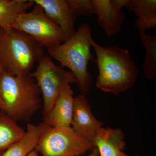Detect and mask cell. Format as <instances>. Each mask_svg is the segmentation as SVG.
Returning a JSON list of instances; mask_svg holds the SVG:
<instances>
[{
  "mask_svg": "<svg viewBox=\"0 0 156 156\" xmlns=\"http://www.w3.org/2000/svg\"><path fill=\"white\" fill-rule=\"evenodd\" d=\"M91 43L98 71L97 88L115 96L131 89L137 80L139 70L128 50L115 45L101 46L93 38Z\"/></svg>",
  "mask_w": 156,
  "mask_h": 156,
  "instance_id": "1",
  "label": "cell"
},
{
  "mask_svg": "<svg viewBox=\"0 0 156 156\" xmlns=\"http://www.w3.org/2000/svg\"><path fill=\"white\" fill-rule=\"evenodd\" d=\"M2 111L15 122L29 121L43 107L41 90L30 74L13 76L0 69Z\"/></svg>",
  "mask_w": 156,
  "mask_h": 156,
  "instance_id": "2",
  "label": "cell"
},
{
  "mask_svg": "<svg viewBox=\"0 0 156 156\" xmlns=\"http://www.w3.org/2000/svg\"><path fill=\"white\" fill-rule=\"evenodd\" d=\"M92 39L91 26L83 23L71 37L64 43L47 48L48 54L58 61L62 67H67L74 75L82 94L89 93L93 76L88 69L90 60L94 61L91 52Z\"/></svg>",
  "mask_w": 156,
  "mask_h": 156,
  "instance_id": "3",
  "label": "cell"
},
{
  "mask_svg": "<svg viewBox=\"0 0 156 156\" xmlns=\"http://www.w3.org/2000/svg\"><path fill=\"white\" fill-rule=\"evenodd\" d=\"M44 55V47L30 36L12 27H0V69L9 74H29Z\"/></svg>",
  "mask_w": 156,
  "mask_h": 156,
  "instance_id": "4",
  "label": "cell"
},
{
  "mask_svg": "<svg viewBox=\"0 0 156 156\" xmlns=\"http://www.w3.org/2000/svg\"><path fill=\"white\" fill-rule=\"evenodd\" d=\"M37 63L36 69L30 74L41 90L44 116L50 111L65 87L76 83V80L72 72L56 65L48 55L44 54Z\"/></svg>",
  "mask_w": 156,
  "mask_h": 156,
  "instance_id": "5",
  "label": "cell"
},
{
  "mask_svg": "<svg viewBox=\"0 0 156 156\" xmlns=\"http://www.w3.org/2000/svg\"><path fill=\"white\" fill-rule=\"evenodd\" d=\"M93 148L90 141L76 133L72 127L55 128L46 125L35 151L42 156H76Z\"/></svg>",
  "mask_w": 156,
  "mask_h": 156,
  "instance_id": "6",
  "label": "cell"
},
{
  "mask_svg": "<svg viewBox=\"0 0 156 156\" xmlns=\"http://www.w3.org/2000/svg\"><path fill=\"white\" fill-rule=\"evenodd\" d=\"M11 27L27 34L47 48L64 42L60 29L35 3L31 11L17 16Z\"/></svg>",
  "mask_w": 156,
  "mask_h": 156,
  "instance_id": "7",
  "label": "cell"
},
{
  "mask_svg": "<svg viewBox=\"0 0 156 156\" xmlns=\"http://www.w3.org/2000/svg\"><path fill=\"white\" fill-rule=\"evenodd\" d=\"M86 96L81 94L74 97L71 127L76 133L92 144L104 123L92 114L89 101Z\"/></svg>",
  "mask_w": 156,
  "mask_h": 156,
  "instance_id": "8",
  "label": "cell"
},
{
  "mask_svg": "<svg viewBox=\"0 0 156 156\" xmlns=\"http://www.w3.org/2000/svg\"><path fill=\"white\" fill-rule=\"evenodd\" d=\"M41 6L48 18L61 30L64 42L76 32V17L70 8L68 0H34Z\"/></svg>",
  "mask_w": 156,
  "mask_h": 156,
  "instance_id": "9",
  "label": "cell"
},
{
  "mask_svg": "<svg viewBox=\"0 0 156 156\" xmlns=\"http://www.w3.org/2000/svg\"><path fill=\"white\" fill-rule=\"evenodd\" d=\"M73 91L70 85L65 87L50 111L44 116L45 125L51 128L71 127L73 111Z\"/></svg>",
  "mask_w": 156,
  "mask_h": 156,
  "instance_id": "10",
  "label": "cell"
},
{
  "mask_svg": "<svg viewBox=\"0 0 156 156\" xmlns=\"http://www.w3.org/2000/svg\"><path fill=\"white\" fill-rule=\"evenodd\" d=\"M97 21L109 38L121 30L126 20L125 14L112 4L111 0H92Z\"/></svg>",
  "mask_w": 156,
  "mask_h": 156,
  "instance_id": "11",
  "label": "cell"
},
{
  "mask_svg": "<svg viewBox=\"0 0 156 156\" xmlns=\"http://www.w3.org/2000/svg\"><path fill=\"white\" fill-rule=\"evenodd\" d=\"M125 136L120 128L101 127L92 144L97 149L98 156H129L123 152L126 145Z\"/></svg>",
  "mask_w": 156,
  "mask_h": 156,
  "instance_id": "12",
  "label": "cell"
},
{
  "mask_svg": "<svg viewBox=\"0 0 156 156\" xmlns=\"http://www.w3.org/2000/svg\"><path fill=\"white\" fill-rule=\"evenodd\" d=\"M46 127L43 122L37 125L28 124L24 135L9 147L2 156H27L35 150Z\"/></svg>",
  "mask_w": 156,
  "mask_h": 156,
  "instance_id": "13",
  "label": "cell"
},
{
  "mask_svg": "<svg viewBox=\"0 0 156 156\" xmlns=\"http://www.w3.org/2000/svg\"><path fill=\"white\" fill-rule=\"evenodd\" d=\"M126 7L137 17L135 24L140 32L156 28V0H129Z\"/></svg>",
  "mask_w": 156,
  "mask_h": 156,
  "instance_id": "14",
  "label": "cell"
},
{
  "mask_svg": "<svg viewBox=\"0 0 156 156\" xmlns=\"http://www.w3.org/2000/svg\"><path fill=\"white\" fill-rule=\"evenodd\" d=\"M34 4V0H0V27H11L17 16Z\"/></svg>",
  "mask_w": 156,
  "mask_h": 156,
  "instance_id": "15",
  "label": "cell"
},
{
  "mask_svg": "<svg viewBox=\"0 0 156 156\" xmlns=\"http://www.w3.org/2000/svg\"><path fill=\"white\" fill-rule=\"evenodd\" d=\"M26 131L14 120L3 112H0V152L4 153L12 144L20 139Z\"/></svg>",
  "mask_w": 156,
  "mask_h": 156,
  "instance_id": "16",
  "label": "cell"
},
{
  "mask_svg": "<svg viewBox=\"0 0 156 156\" xmlns=\"http://www.w3.org/2000/svg\"><path fill=\"white\" fill-rule=\"evenodd\" d=\"M140 37L146 50L143 72L147 79L153 80L156 76V37L146 31L140 32Z\"/></svg>",
  "mask_w": 156,
  "mask_h": 156,
  "instance_id": "17",
  "label": "cell"
},
{
  "mask_svg": "<svg viewBox=\"0 0 156 156\" xmlns=\"http://www.w3.org/2000/svg\"><path fill=\"white\" fill-rule=\"evenodd\" d=\"M70 8L76 18L80 16L90 17L95 14L92 0H68Z\"/></svg>",
  "mask_w": 156,
  "mask_h": 156,
  "instance_id": "18",
  "label": "cell"
},
{
  "mask_svg": "<svg viewBox=\"0 0 156 156\" xmlns=\"http://www.w3.org/2000/svg\"><path fill=\"white\" fill-rule=\"evenodd\" d=\"M112 4L119 10H121L128 5L129 0H111Z\"/></svg>",
  "mask_w": 156,
  "mask_h": 156,
  "instance_id": "19",
  "label": "cell"
},
{
  "mask_svg": "<svg viewBox=\"0 0 156 156\" xmlns=\"http://www.w3.org/2000/svg\"><path fill=\"white\" fill-rule=\"evenodd\" d=\"M91 153L87 156H98V151L96 148H93Z\"/></svg>",
  "mask_w": 156,
  "mask_h": 156,
  "instance_id": "20",
  "label": "cell"
},
{
  "mask_svg": "<svg viewBox=\"0 0 156 156\" xmlns=\"http://www.w3.org/2000/svg\"><path fill=\"white\" fill-rule=\"evenodd\" d=\"M27 156H39V153L36 151L34 150L32 151Z\"/></svg>",
  "mask_w": 156,
  "mask_h": 156,
  "instance_id": "21",
  "label": "cell"
},
{
  "mask_svg": "<svg viewBox=\"0 0 156 156\" xmlns=\"http://www.w3.org/2000/svg\"><path fill=\"white\" fill-rule=\"evenodd\" d=\"M2 102H1V100H0V112L2 111Z\"/></svg>",
  "mask_w": 156,
  "mask_h": 156,
  "instance_id": "22",
  "label": "cell"
},
{
  "mask_svg": "<svg viewBox=\"0 0 156 156\" xmlns=\"http://www.w3.org/2000/svg\"><path fill=\"white\" fill-rule=\"evenodd\" d=\"M3 153L0 152V156H2Z\"/></svg>",
  "mask_w": 156,
  "mask_h": 156,
  "instance_id": "23",
  "label": "cell"
},
{
  "mask_svg": "<svg viewBox=\"0 0 156 156\" xmlns=\"http://www.w3.org/2000/svg\"></svg>",
  "mask_w": 156,
  "mask_h": 156,
  "instance_id": "24",
  "label": "cell"
}]
</instances>
